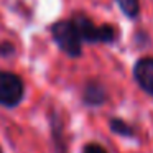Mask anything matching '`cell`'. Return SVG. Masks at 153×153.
<instances>
[{
	"instance_id": "cell-1",
	"label": "cell",
	"mask_w": 153,
	"mask_h": 153,
	"mask_svg": "<svg viewBox=\"0 0 153 153\" xmlns=\"http://www.w3.org/2000/svg\"><path fill=\"white\" fill-rule=\"evenodd\" d=\"M51 36L64 54L79 58L82 54V40L73 20H59L51 27Z\"/></svg>"
},
{
	"instance_id": "cell-2",
	"label": "cell",
	"mask_w": 153,
	"mask_h": 153,
	"mask_svg": "<svg viewBox=\"0 0 153 153\" xmlns=\"http://www.w3.org/2000/svg\"><path fill=\"white\" fill-rule=\"evenodd\" d=\"M73 23L76 25L81 40L87 43H110L115 40V30L110 25H94L84 13H74Z\"/></svg>"
},
{
	"instance_id": "cell-3",
	"label": "cell",
	"mask_w": 153,
	"mask_h": 153,
	"mask_svg": "<svg viewBox=\"0 0 153 153\" xmlns=\"http://www.w3.org/2000/svg\"><path fill=\"white\" fill-rule=\"evenodd\" d=\"M25 96V84L20 76L8 71H0V105L15 107Z\"/></svg>"
},
{
	"instance_id": "cell-4",
	"label": "cell",
	"mask_w": 153,
	"mask_h": 153,
	"mask_svg": "<svg viewBox=\"0 0 153 153\" xmlns=\"http://www.w3.org/2000/svg\"><path fill=\"white\" fill-rule=\"evenodd\" d=\"M133 76L146 94L153 96V58H142L133 68Z\"/></svg>"
},
{
	"instance_id": "cell-5",
	"label": "cell",
	"mask_w": 153,
	"mask_h": 153,
	"mask_svg": "<svg viewBox=\"0 0 153 153\" xmlns=\"http://www.w3.org/2000/svg\"><path fill=\"white\" fill-rule=\"evenodd\" d=\"M82 100H84L86 105H91V107L102 105V104L107 100L105 87H104L100 82H97V81H89V82L84 86Z\"/></svg>"
},
{
	"instance_id": "cell-6",
	"label": "cell",
	"mask_w": 153,
	"mask_h": 153,
	"mask_svg": "<svg viewBox=\"0 0 153 153\" xmlns=\"http://www.w3.org/2000/svg\"><path fill=\"white\" fill-rule=\"evenodd\" d=\"M51 137H53V146L54 153H68V145L64 138V128L63 120L56 112L51 114Z\"/></svg>"
},
{
	"instance_id": "cell-7",
	"label": "cell",
	"mask_w": 153,
	"mask_h": 153,
	"mask_svg": "<svg viewBox=\"0 0 153 153\" xmlns=\"http://www.w3.org/2000/svg\"><path fill=\"white\" fill-rule=\"evenodd\" d=\"M109 125H110V130L114 133H117V135H122V137H133L135 135L133 128L122 119H112Z\"/></svg>"
},
{
	"instance_id": "cell-8",
	"label": "cell",
	"mask_w": 153,
	"mask_h": 153,
	"mask_svg": "<svg viewBox=\"0 0 153 153\" xmlns=\"http://www.w3.org/2000/svg\"><path fill=\"white\" fill-rule=\"evenodd\" d=\"M120 10L130 18H135L140 12V0H115Z\"/></svg>"
},
{
	"instance_id": "cell-9",
	"label": "cell",
	"mask_w": 153,
	"mask_h": 153,
	"mask_svg": "<svg viewBox=\"0 0 153 153\" xmlns=\"http://www.w3.org/2000/svg\"><path fill=\"white\" fill-rule=\"evenodd\" d=\"M82 153H107V150L99 143H87L82 148Z\"/></svg>"
},
{
	"instance_id": "cell-10",
	"label": "cell",
	"mask_w": 153,
	"mask_h": 153,
	"mask_svg": "<svg viewBox=\"0 0 153 153\" xmlns=\"http://www.w3.org/2000/svg\"><path fill=\"white\" fill-rule=\"evenodd\" d=\"M13 45L8 43V41H5V43L0 45V54L2 56H10V54H13Z\"/></svg>"
},
{
	"instance_id": "cell-11",
	"label": "cell",
	"mask_w": 153,
	"mask_h": 153,
	"mask_svg": "<svg viewBox=\"0 0 153 153\" xmlns=\"http://www.w3.org/2000/svg\"><path fill=\"white\" fill-rule=\"evenodd\" d=\"M0 153H2V148H0Z\"/></svg>"
}]
</instances>
